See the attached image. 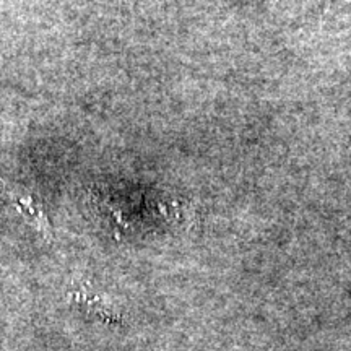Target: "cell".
Wrapping results in <instances>:
<instances>
[{
	"label": "cell",
	"mask_w": 351,
	"mask_h": 351,
	"mask_svg": "<svg viewBox=\"0 0 351 351\" xmlns=\"http://www.w3.org/2000/svg\"><path fill=\"white\" fill-rule=\"evenodd\" d=\"M330 2H350L351 3V0H327V5H330Z\"/></svg>",
	"instance_id": "obj_1"
}]
</instances>
